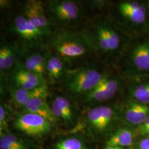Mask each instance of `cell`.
<instances>
[{"label": "cell", "mask_w": 149, "mask_h": 149, "mask_svg": "<svg viewBox=\"0 0 149 149\" xmlns=\"http://www.w3.org/2000/svg\"><path fill=\"white\" fill-rule=\"evenodd\" d=\"M45 49L65 60L71 69L88 65L95 53L90 43L79 29L53 28L46 38Z\"/></svg>", "instance_id": "cell-1"}, {"label": "cell", "mask_w": 149, "mask_h": 149, "mask_svg": "<svg viewBox=\"0 0 149 149\" xmlns=\"http://www.w3.org/2000/svg\"><path fill=\"white\" fill-rule=\"evenodd\" d=\"M3 7L2 36L14 43L19 48L22 54L33 49H45L46 36L33 26L23 15L20 10L14 11Z\"/></svg>", "instance_id": "cell-2"}, {"label": "cell", "mask_w": 149, "mask_h": 149, "mask_svg": "<svg viewBox=\"0 0 149 149\" xmlns=\"http://www.w3.org/2000/svg\"><path fill=\"white\" fill-rule=\"evenodd\" d=\"M48 19L53 28L78 29L87 18L82 1L75 0L44 1Z\"/></svg>", "instance_id": "cell-3"}, {"label": "cell", "mask_w": 149, "mask_h": 149, "mask_svg": "<svg viewBox=\"0 0 149 149\" xmlns=\"http://www.w3.org/2000/svg\"><path fill=\"white\" fill-rule=\"evenodd\" d=\"M78 29L86 38L95 54H113L120 46L119 34L108 22L101 21L99 18H86Z\"/></svg>", "instance_id": "cell-4"}, {"label": "cell", "mask_w": 149, "mask_h": 149, "mask_svg": "<svg viewBox=\"0 0 149 149\" xmlns=\"http://www.w3.org/2000/svg\"><path fill=\"white\" fill-rule=\"evenodd\" d=\"M105 75L89 64L81 66L70 69L60 87L66 96L79 99L96 87Z\"/></svg>", "instance_id": "cell-5"}, {"label": "cell", "mask_w": 149, "mask_h": 149, "mask_svg": "<svg viewBox=\"0 0 149 149\" xmlns=\"http://www.w3.org/2000/svg\"><path fill=\"white\" fill-rule=\"evenodd\" d=\"M118 119L117 112L108 106L91 107L84 116L86 126L91 134L96 136H104L115 126Z\"/></svg>", "instance_id": "cell-6"}, {"label": "cell", "mask_w": 149, "mask_h": 149, "mask_svg": "<svg viewBox=\"0 0 149 149\" xmlns=\"http://www.w3.org/2000/svg\"><path fill=\"white\" fill-rule=\"evenodd\" d=\"M13 127L22 133L31 137H41L49 133L53 125L37 114L22 112L13 121Z\"/></svg>", "instance_id": "cell-7"}, {"label": "cell", "mask_w": 149, "mask_h": 149, "mask_svg": "<svg viewBox=\"0 0 149 149\" xmlns=\"http://www.w3.org/2000/svg\"><path fill=\"white\" fill-rule=\"evenodd\" d=\"M20 11L33 26L48 37L53 31V27L47 15L44 1L27 0L22 3Z\"/></svg>", "instance_id": "cell-8"}, {"label": "cell", "mask_w": 149, "mask_h": 149, "mask_svg": "<svg viewBox=\"0 0 149 149\" xmlns=\"http://www.w3.org/2000/svg\"><path fill=\"white\" fill-rule=\"evenodd\" d=\"M71 100L63 93L56 94L49 104L57 123L68 128L74 127L77 122V114Z\"/></svg>", "instance_id": "cell-9"}, {"label": "cell", "mask_w": 149, "mask_h": 149, "mask_svg": "<svg viewBox=\"0 0 149 149\" xmlns=\"http://www.w3.org/2000/svg\"><path fill=\"white\" fill-rule=\"evenodd\" d=\"M119 87L118 79L106 74L96 87L77 100L85 105L106 101L115 96Z\"/></svg>", "instance_id": "cell-10"}, {"label": "cell", "mask_w": 149, "mask_h": 149, "mask_svg": "<svg viewBox=\"0 0 149 149\" xmlns=\"http://www.w3.org/2000/svg\"><path fill=\"white\" fill-rule=\"evenodd\" d=\"M22 53L16 45L4 37L1 38V77L7 78L19 64Z\"/></svg>", "instance_id": "cell-11"}, {"label": "cell", "mask_w": 149, "mask_h": 149, "mask_svg": "<svg viewBox=\"0 0 149 149\" xmlns=\"http://www.w3.org/2000/svg\"><path fill=\"white\" fill-rule=\"evenodd\" d=\"M48 54L46 49H37L27 51L22 54L19 65L23 69L37 75L47 82L45 65Z\"/></svg>", "instance_id": "cell-12"}, {"label": "cell", "mask_w": 149, "mask_h": 149, "mask_svg": "<svg viewBox=\"0 0 149 149\" xmlns=\"http://www.w3.org/2000/svg\"><path fill=\"white\" fill-rule=\"evenodd\" d=\"M70 69L65 60L56 54L48 52L45 65V79L48 86L60 85Z\"/></svg>", "instance_id": "cell-13"}, {"label": "cell", "mask_w": 149, "mask_h": 149, "mask_svg": "<svg viewBox=\"0 0 149 149\" xmlns=\"http://www.w3.org/2000/svg\"><path fill=\"white\" fill-rule=\"evenodd\" d=\"M6 79L8 85L28 90L48 85L45 81L37 75L23 69L19 64Z\"/></svg>", "instance_id": "cell-14"}, {"label": "cell", "mask_w": 149, "mask_h": 149, "mask_svg": "<svg viewBox=\"0 0 149 149\" xmlns=\"http://www.w3.org/2000/svg\"><path fill=\"white\" fill-rule=\"evenodd\" d=\"M8 87H9L12 101L16 107L20 109L24 106L29 100L34 97L41 96L48 97L50 95L49 86L47 85L31 90L18 88L8 85Z\"/></svg>", "instance_id": "cell-15"}, {"label": "cell", "mask_w": 149, "mask_h": 149, "mask_svg": "<svg viewBox=\"0 0 149 149\" xmlns=\"http://www.w3.org/2000/svg\"><path fill=\"white\" fill-rule=\"evenodd\" d=\"M46 96L34 97L29 100L26 105L22 108V112H28L37 114L51 123L54 126L58 124L54 116L50 105L47 102Z\"/></svg>", "instance_id": "cell-16"}, {"label": "cell", "mask_w": 149, "mask_h": 149, "mask_svg": "<svg viewBox=\"0 0 149 149\" xmlns=\"http://www.w3.org/2000/svg\"><path fill=\"white\" fill-rule=\"evenodd\" d=\"M118 10L121 15L135 23H141L146 18V10L138 2H124L119 3Z\"/></svg>", "instance_id": "cell-17"}, {"label": "cell", "mask_w": 149, "mask_h": 149, "mask_svg": "<svg viewBox=\"0 0 149 149\" xmlns=\"http://www.w3.org/2000/svg\"><path fill=\"white\" fill-rule=\"evenodd\" d=\"M124 116L128 123L140 125L149 117V106L141 103L129 102L125 109Z\"/></svg>", "instance_id": "cell-18"}, {"label": "cell", "mask_w": 149, "mask_h": 149, "mask_svg": "<svg viewBox=\"0 0 149 149\" xmlns=\"http://www.w3.org/2000/svg\"><path fill=\"white\" fill-rule=\"evenodd\" d=\"M133 142V134L128 128L118 129L107 141V146L113 147H126Z\"/></svg>", "instance_id": "cell-19"}, {"label": "cell", "mask_w": 149, "mask_h": 149, "mask_svg": "<svg viewBox=\"0 0 149 149\" xmlns=\"http://www.w3.org/2000/svg\"><path fill=\"white\" fill-rule=\"evenodd\" d=\"M0 149H32L30 144L13 134L1 135Z\"/></svg>", "instance_id": "cell-20"}, {"label": "cell", "mask_w": 149, "mask_h": 149, "mask_svg": "<svg viewBox=\"0 0 149 149\" xmlns=\"http://www.w3.org/2000/svg\"><path fill=\"white\" fill-rule=\"evenodd\" d=\"M134 65L140 70H149V45L143 44L134 49L132 53Z\"/></svg>", "instance_id": "cell-21"}, {"label": "cell", "mask_w": 149, "mask_h": 149, "mask_svg": "<svg viewBox=\"0 0 149 149\" xmlns=\"http://www.w3.org/2000/svg\"><path fill=\"white\" fill-rule=\"evenodd\" d=\"M54 149H87L85 141L78 136H70L57 141Z\"/></svg>", "instance_id": "cell-22"}, {"label": "cell", "mask_w": 149, "mask_h": 149, "mask_svg": "<svg viewBox=\"0 0 149 149\" xmlns=\"http://www.w3.org/2000/svg\"><path fill=\"white\" fill-rule=\"evenodd\" d=\"M132 96L143 104L149 103V82L140 84L131 90Z\"/></svg>", "instance_id": "cell-23"}, {"label": "cell", "mask_w": 149, "mask_h": 149, "mask_svg": "<svg viewBox=\"0 0 149 149\" xmlns=\"http://www.w3.org/2000/svg\"><path fill=\"white\" fill-rule=\"evenodd\" d=\"M9 113L3 103L0 106V132L1 135L8 133Z\"/></svg>", "instance_id": "cell-24"}, {"label": "cell", "mask_w": 149, "mask_h": 149, "mask_svg": "<svg viewBox=\"0 0 149 149\" xmlns=\"http://www.w3.org/2000/svg\"><path fill=\"white\" fill-rule=\"evenodd\" d=\"M139 131L143 135H147L149 132V117L139 127Z\"/></svg>", "instance_id": "cell-25"}, {"label": "cell", "mask_w": 149, "mask_h": 149, "mask_svg": "<svg viewBox=\"0 0 149 149\" xmlns=\"http://www.w3.org/2000/svg\"><path fill=\"white\" fill-rule=\"evenodd\" d=\"M136 149H149V138L142 139L138 144Z\"/></svg>", "instance_id": "cell-26"}, {"label": "cell", "mask_w": 149, "mask_h": 149, "mask_svg": "<svg viewBox=\"0 0 149 149\" xmlns=\"http://www.w3.org/2000/svg\"><path fill=\"white\" fill-rule=\"evenodd\" d=\"M118 147H113L110 146H107L106 148L104 149H117Z\"/></svg>", "instance_id": "cell-27"}, {"label": "cell", "mask_w": 149, "mask_h": 149, "mask_svg": "<svg viewBox=\"0 0 149 149\" xmlns=\"http://www.w3.org/2000/svg\"><path fill=\"white\" fill-rule=\"evenodd\" d=\"M117 149H123L122 148H120V147H118Z\"/></svg>", "instance_id": "cell-28"}, {"label": "cell", "mask_w": 149, "mask_h": 149, "mask_svg": "<svg viewBox=\"0 0 149 149\" xmlns=\"http://www.w3.org/2000/svg\"><path fill=\"white\" fill-rule=\"evenodd\" d=\"M147 135H149V132H148V134Z\"/></svg>", "instance_id": "cell-29"}]
</instances>
